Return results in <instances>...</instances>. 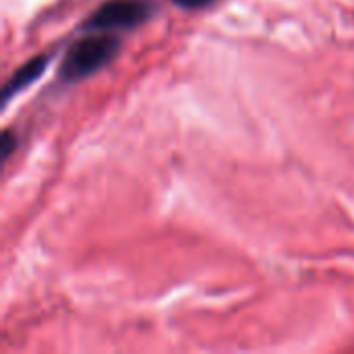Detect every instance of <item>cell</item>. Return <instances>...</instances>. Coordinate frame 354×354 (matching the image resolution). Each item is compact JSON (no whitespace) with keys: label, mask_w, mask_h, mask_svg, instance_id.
Returning a JSON list of instances; mask_svg holds the SVG:
<instances>
[{"label":"cell","mask_w":354,"mask_h":354,"mask_svg":"<svg viewBox=\"0 0 354 354\" xmlns=\"http://www.w3.org/2000/svg\"><path fill=\"white\" fill-rule=\"evenodd\" d=\"M120 50V41L114 35H87L77 39L68 50L58 68L60 79L79 81L85 79L114 60Z\"/></svg>","instance_id":"6da1fadb"},{"label":"cell","mask_w":354,"mask_h":354,"mask_svg":"<svg viewBox=\"0 0 354 354\" xmlns=\"http://www.w3.org/2000/svg\"><path fill=\"white\" fill-rule=\"evenodd\" d=\"M12 147H15V137L10 131H4L2 133V156L8 158L12 153Z\"/></svg>","instance_id":"277c9868"},{"label":"cell","mask_w":354,"mask_h":354,"mask_svg":"<svg viewBox=\"0 0 354 354\" xmlns=\"http://www.w3.org/2000/svg\"><path fill=\"white\" fill-rule=\"evenodd\" d=\"M46 64H48V58H46V56H35V58L27 60L23 66H19V68L12 73V77L6 81V85H4V100H8V97L15 95L17 91L25 89V87H27L29 83H33L35 79H39V75L44 73Z\"/></svg>","instance_id":"3957f363"},{"label":"cell","mask_w":354,"mask_h":354,"mask_svg":"<svg viewBox=\"0 0 354 354\" xmlns=\"http://www.w3.org/2000/svg\"><path fill=\"white\" fill-rule=\"evenodd\" d=\"M149 12L145 0H108L87 19V29H133L147 21Z\"/></svg>","instance_id":"7a4b0ae2"},{"label":"cell","mask_w":354,"mask_h":354,"mask_svg":"<svg viewBox=\"0 0 354 354\" xmlns=\"http://www.w3.org/2000/svg\"><path fill=\"white\" fill-rule=\"evenodd\" d=\"M172 2L178 4V6H183V8H205L214 0H172Z\"/></svg>","instance_id":"5b68a950"}]
</instances>
